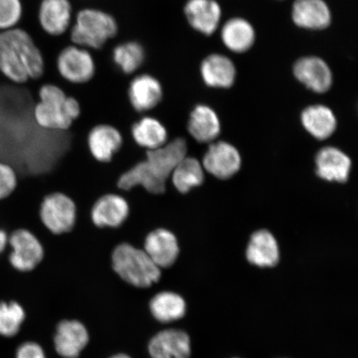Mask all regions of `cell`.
Returning <instances> with one entry per match:
<instances>
[{"label": "cell", "instance_id": "1", "mask_svg": "<svg viewBox=\"0 0 358 358\" xmlns=\"http://www.w3.org/2000/svg\"><path fill=\"white\" fill-rule=\"evenodd\" d=\"M45 59L29 33L15 28L0 32V73L21 85L43 77Z\"/></svg>", "mask_w": 358, "mask_h": 358}, {"label": "cell", "instance_id": "2", "mask_svg": "<svg viewBox=\"0 0 358 358\" xmlns=\"http://www.w3.org/2000/svg\"><path fill=\"white\" fill-rule=\"evenodd\" d=\"M38 98V102L34 107L33 117L38 127L44 131H69L82 114L78 100L67 96L57 85H43L39 89Z\"/></svg>", "mask_w": 358, "mask_h": 358}, {"label": "cell", "instance_id": "3", "mask_svg": "<svg viewBox=\"0 0 358 358\" xmlns=\"http://www.w3.org/2000/svg\"><path fill=\"white\" fill-rule=\"evenodd\" d=\"M112 268L120 278L138 288H148L161 278V268L143 248L129 243L116 245L111 254Z\"/></svg>", "mask_w": 358, "mask_h": 358}, {"label": "cell", "instance_id": "4", "mask_svg": "<svg viewBox=\"0 0 358 358\" xmlns=\"http://www.w3.org/2000/svg\"><path fill=\"white\" fill-rule=\"evenodd\" d=\"M118 31V22L110 13L87 8L76 15L70 29V38L78 46L99 50L117 35Z\"/></svg>", "mask_w": 358, "mask_h": 358}, {"label": "cell", "instance_id": "5", "mask_svg": "<svg viewBox=\"0 0 358 358\" xmlns=\"http://www.w3.org/2000/svg\"><path fill=\"white\" fill-rule=\"evenodd\" d=\"M38 216L43 226L55 236L71 234L78 222V206L70 196L52 192L40 203Z\"/></svg>", "mask_w": 358, "mask_h": 358}, {"label": "cell", "instance_id": "6", "mask_svg": "<svg viewBox=\"0 0 358 358\" xmlns=\"http://www.w3.org/2000/svg\"><path fill=\"white\" fill-rule=\"evenodd\" d=\"M56 65L61 78L71 84H86L96 75V64L91 50L75 44L58 53Z\"/></svg>", "mask_w": 358, "mask_h": 358}, {"label": "cell", "instance_id": "7", "mask_svg": "<svg viewBox=\"0 0 358 358\" xmlns=\"http://www.w3.org/2000/svg\"><path fill=\"white\" fill-rule=\"evenodd\" d=\"M8 246L11 249L8 262L17 271H32L43 261L45 250L41 241L27 228L13 231L8 238Z\"/></svg>", "mask_w": 358, "mask_h": 358}, {"label": "cell", "instance_id": "8", "mask_svg": "<svg viewBox=\"0 0 358 358\" xmlns=\"http://www.w3.org/2000/svg\"><path fill=\"white\" fill-rule=\"evenodd\" d=\"M129 215L128 200L115 192L100 196L90 210V219L97 229H118L127 222Z\"/></svg>", "mask_w": 358, "mask_h": 358}, {"label": "cell", "instance_id": "9", "mask_svg": "<svg viewBox=\"0 0 358 358\" xmlns=\"http://www.w3.org/2000/svg\"><path fill=\"white\" fill-rule=\"evenodd\" d=\"M124 145L122 132L109 124H96L89 131L87 146L97 163L108 164L119 154Z\"/></svg>", "mask_w": 358, "mask_h": 358}, {"label": "cell", "instance_id": "10", "mask_svg": "<svg viewBox=\"0 0 358 358\" xmlns=\"http://www.w3.org/2000/svg\"><path fill=\"white\" fill-rule=\"evenodd\" d=\"M143 250L160 268H167L174 265L180 253L177 236L164 227H157L148 232Z\"/></svg>", "mask_w": 358, "mask_h": 358}, {"label": "cell", "instance_id": "11", "mask_svg": "<svg viewBox=\"0 0 358 358\" xmlns=\"http://www.w3.org/2000/svg\"><path fill=\"white\" fill-rule=\"evenodd\" d=\"M187 154L185 138L178 137L153 150L145 151V161L157 177L167 182Z\"/></svg>", "mask_w": 358, "mask_h": 358}, {"label": "cell", "instance_id": "12", "mask_svg": "<svg viewBox=\"0 0 358 358\" xmlns=\"http://www.w3.org/2000/svg\"><path fill=\"white\" fill-rule=\"evenodd\" d=\"M206 171L219 179L234 177L241 166L238 150L229 143L218 141L209 146L203 160Z\"/></svg>", "mask_w": 358, "mask_h": 358}, {"label": "cell", "instance_id": "13", "mask_svg": "<svg viewBox=\"0 0 358 358\" xmlns=\"http://www.w3.org/2000/svg\"><path fill=\"white\" fill-rule=\"evenodd\" d=\"M293 71L299 82L313 92L325 93L332 87V71L328 64L319 57L299 58L294 65Z\"/></svg>", "mask_w": 358, "mask_h": 358}, {"label": "cell", "instance_id": "14", "mask_svg": "<svg viewBox=\"0 0 358 358\" xmlns=\"http://www.w3.org/2000/svg\"><path fill=\"white\" fill-rule=\"evenodd\" d=\"M40 27L45 34L59 37L70 30L73 22L70 0H42L38 13Z\"/></svg>", "mask_w": 358, "mask_h": 358}, {"label": "cell", "instance_id": "15", "mask_svg": "<svg viewBox=\"0 0 358 358\" xmlns=\"http://www.w3.org/2000/svg\"><path fill=\"white\" fill-rule=\"evenodd\" d=\"M164 90L159 80L150 74L134 77L128 89L129 101L137 113L153 110L162 101Z\"/></svg>", "mask_w": 358, "mask_h": 358}, {"label": "cell", "instance_id": "16", "mask_svg": "<svg viewBox=\"0 0 358 358\" xmlns=\"http://www.w3.org/2000/svg\"><path fill=\"white\" fill-rule=\"evenodd\" d=\"M115 185L119 191L124 192L141 187L147 194L154 196L162 195L167 189V182L155 176L145 159L138 161L120 174Z\"/></svg>", "mask_w": 358, "mask_h": 358}, {"label": "cell", "instance_id": "17", "mask_svg": "<svg viewBox=\"0 0 358 358\" xmlns=\"http://www.w3.org/2000/svg\"><path fill=\"white\" fill-rule=\"evenodd\" d=\"M148 350L152 358H190V338L180 329L163 330L150 339Z\"/></svg>", "mask_w": 358, "mask_h": 358}, {"label": "cell", "instance_id": "18", "mask_svg": "<svg viewBox=\"0 0 358 358\" xmlns=\"http://www.w3.org/2000/svg\"><path fill=\"white\" fill-rule=\"evenodd\" d=\"M89 342L88 331L78 320H64L57 327L55 349L64 358H78Z\"/></svg>", "mask_w": 358, "mask_h": 358}, {"label": "cell", "instance_id": "19", "mask_svg": "<svg viewBox=\"0 0 358 358\" xmlns=\"http://www.w3.org/2000/svg\"><path fill=\"white\" fill-rule=\"evenodd\" d=\"M186 19L192 29L204 35L216 32L222 19V8L215 0H187Z\"/></svg>", "mask_w": 358, "mask_h": 358}, {"label": "cell", "instance_id": "20", "mask_svg": "<svg viewBox=\"0 0 358 358\" xmlns=\"http://www.w3.org/2000/svg\"><path fill=\"white\" fill-rule=\"evenodd\" d=\"M292 19L299 28L322 30L332 22V13L324 0H295Z\"/></svg>", "mask_w": 358, "mask_h": 358}, {"label": "cell", "instance_id": "21", "mask_svg": "<svg viewBox=\"0 0 358 358\" xmlns=\"http://www.w3.org/2000/svg\"><path fill=\"white\" fill-rule=\"evenodd\" d=\"M317 176L329 182H345L352 168L350 158L335 147H325L317 152L316 159Z\"/></svg>", "mask_w": 358, "mask_h": 358}, {"label": "cell", "instance_id": "22", "mask_svg": "<svg viewBox=\"0 0 358 358\" xmlns=\"http://www.w3.org/2000/svg\"><path fill=\"white\" fill-rule=\"evenodd\" d=\"M246 259L253 266L271 268L280 262V248L275 237L267 230H259L250 237Z\"/></svg>", "mask_w": 358, "mask_h": 358}, {"label": "cell", "instance_id": "23", "mask_svg": "<svg viewBox=\"0 0 358 358\" xmlns=\"http://www.w3.org/2000/svg\"><path fill=\"white\" fill-rule=\"evenodd\" d=\"M201 78L207 86L214 88H230L236 77V66L229 57L217 53L209 55L201 62Z\"/></svg>", "mask_w": 358, "mask_h": 358}, {"label": "cell", "instance_id": "24", "mask_svg": "<svg viewBox=\"0 0 358 358\" xmlns=\"http://www.w3.org/2000/svg\"><path fill=\"white\" fill-rule=\"evenodd\" d=\"M187 131L198 142H213L220 134V120L211 107L199 105L191 112Z\"/></svg>", "mask_w": 358, "mask_h": 358}, {"label": "cell", "instance_id": "25", "mask_svg": "<svg viewBox=\"0 0 358 358\" xmlns=\"http://www.w3.org/2000/svg\"><path fill=\"white\" fill-rule=\"evenodd\" d=\"M131 134L134 143L145 151L158 149L169 141L166 127L159 119L150 115L144 116L134 123Z\"/></svg>", "mask_w": 358, "mask_h": 358}, {"label": "cell", "instance_id": "26", "mask_svg": "<svg viewBox=\"0 0 358 358\" xmlns=\"http://www.w3.org/2000/svg\"><path fill=\"white\" fill-rule=\"evenodd\" d=\"M221 38L226 48L236 53H243L252 48L256 41V31L243 17H232L223 25Z\"/></svg>", "mask_w": 358, "mask_h": 358}, {"label": "cell", "instance_id": "27", "mask_svg": "<svg viewBox=\"0 0 358 358\" xmlns=\"http://www.w3.org/2000/svg\"><path fill=\"white\" fill-rule=\"evenodd\" d=\"M303 127L317 140L329 138L337 128V119L332 110L323 105L310 106L301 115Z\"/></svg>", "mask_w": 358, "mask_h": 358}, {"label": "cell", "instance_id": "28", "mask_svg": "<svg viewBox=\"0 0 358 358\" xmlns=\"http://www.w3.org/2000/svg\"><path fill=\"white\" fill-rule=\"evenodd\" d=\"M150 310L156 320L168 324L182 319L186 315L187 306L181 295L163 291L151 299Z\"/></svg>", "mask_w": 358, "mask_h": 358}, {"label": "cell", "instance_id": "29", "mask_svg": "<svg viewBox=\"0 0 358 358\" xmlns=\"http://www.w3.org/2000/svg\"><path fill=\"white\" fill-rule=\"evenodd\" d=\"M170 178L176 190L186 194L194 187L203 185L204 169L198 159L186 156L174 169Z\"/></svg>", "mask_w": 358, "mask_h": 358}, {"label": "cell", "instance_id": "30", "mask_svg": "<svg viewBox=\"0 0 358 358\" xmlns=\"http://www.w3.org/2000/svg\"><path fill=\"white\" fill-rule=\"evenodd\" d=\"M145 50L136 41L120 43L112 52V59L118 69L127 75L136 73L145 61Z\"/></svg>", "mask_w": 358, "mask_h": 358}, {"label": "cell", "instance_id": "31", "mask_svg": "<svg viewBox=\"0 0 358 358\" xmlns=\"http://www.w3.org/2000/svg\"><path fill=\"white\" fill-rule=\"evenodd\" d=\"M26 319L24 308L16 301H0V336L10 338L20 332Z\"/></svg>", "mask_w": 358, "mask_h": 358}, {"label": "cell", "instance_id": "32", "mask_svg": "<svg viewBox=\"0 0 358 358\" xmlns=\"http://www.w3.org/2000/svg\"><path fill=\"white\" fill-rule=\"evenodd\" d=\"M22 15L21 0H0V32L17 28Z\"/></svg>", "mask_w": 358, "mask_h": 358}, {"label": "cell", "instance_id": "33", "mask_svg": "<svg viewBox=\"0 0 358 358\" xmlns=\"http://www.w3.org/2000/svg\"><path fill=\"white\" fill-rule=\"evenodd\" d=\"M19 185L15 169L10 164L0 161V201L6 200L13 194Z\"/></svg>", "mask_w": 358, "mask_h": 358}, {"label": "cell", "instance_id": "34", "mask_svg": "<svg viewBox=\"0 0 358 358\" xmlns=\"http://www.w3.org/2000/svg\"><path fill=\"white\" fill-rule=\"evenodd\" d=\"M15 358H47V357L39 344L34 342H25L17 348Z\"/></svg>", "mask_w": 358, "mask_h": 358}, {"label": "cell", "instance_id": "35", "mask_svg": "<svg viewBox=\"0 0 358 358\" xmlns=\"http://www.w3.org/2000/svg\"><path fill=\"white\" fill-rule=\"evenodd\" d=\"M8 238H10V235L7 234L6 231L0 229V255L6 252L8 246Z\"/></svg>", "mask_w": 358, "mask_h": 358}, {"label": "cell", "instance_id": "36", "mask_svg": "<svg viewBox=\"0 0 358 358\" xmlns=\"http://www.w3.org/2000/svg\"><path fill=\"white\" fill-rule=\"evenodd\" d=\"M110 358H131L127 355H124V353H120V355H116L115 356H112Z\"/></svg>", "mask_w": 358, "mask_h": 358}]
</instances>
